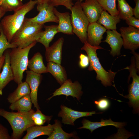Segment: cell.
<instances>
[{"mask_svg":"<svg viewBox=\"0 0 139 139\" xmlns=\"http://www.w3.org/2000/svg\"><path fill=\"white\" fill-rule=\"evenodd\" d=\"M38 2L29 0L20 8L14 11L13 14L4 16L0 24L8 41L10 43L16 32L22 25L26 14L32 10Z\"/></svg>","mask_w":139,"mask_h":139,"instance_id":"6da1fadb","label":"cell"},{"mask_svg":"<svg viewBox=\"0 0 139 139\" xmlns=\"http://www.w3.org/2000/svg\"><path fill=\"white\" fill-rule=\"evenodd\" d=\"M35 111L32 109L27 112H10L0 108V116L8 121L12 129L11 139L20 138L28 128L35 125L32 118Z\"/></svg>","mask_w":139,"mask_h":139,"instance_id":"7a4b0ae2","label":"cell"},{"mask_svg":"<svg viewBox=\"0 0 139 139\" xmlns=\"http://www.w3.org/2000/svg\"><path fill=\"white\" fill-rule=\"evenodd\" d=\"M44 24H39L25 18L23 22L13 37L10 42L16 47H26L36 41Z\"/></svg>","mask_w":139,"mask_h":139,"instance_id":"3957f363","label":"cell"},{"mask_svg":"<svg viewBox=\"0 0 139 139\" xmlns=\"http://www.w3.org/2000/svg\"><path fill=\"white\" fill-rule=\"evenodd\" d=\"M84 45L81 49L85 50L89 58L90 65L88 70L91 71L94 70L96 73V79L101 81V84L105 87L112 85L116 72L112 71L111 70L107 72L105 70L100 63L97 56V50L103 49L100 46H92L87 41L84 43Z\"/></svg>","mask_w":139,"mask_h":139,"instance_id":"277c9868","label":"cell"},{"mask_svg":"<svg viewBox=\"0 0 139 139\" xmlns=\"http://www.w3.org/2000/svg\"><path fill=\"white\" fill-rule=\"evenodd\" d=\"M37 43L35 41L26 47H16L10 50L11 68L14 77L13 80L18 85L22 82L23 73L27 70L30 50Z\"/></svg>","mask_w":139,"mask_h":139,"instance_id":"5b68a950","label":"cell"},{"mask_svg":"<svg viewBox=\"0 0 139 139\" xmlns=\"http://www.w3.org/2000/svg\"><path fill=\"white\" fill-rule=\"evenodd\" d=\"M79 0L74 4L70 11L73 32L83 43L87 41V29L89 23L83 12Z\"/></svg>","mask_w":139,"mask_h":139,"instance_id":"8992f818","label":"cell"},{"mask_svg":"<svg viewBox=\"0 0 139 139\" xmlns=\"http://www.w3.org/2000/svg\"><path fill=\"white\" fill-rule=\"evenodd\" d=\"M128 69L130 72L129 79L132 77V83L129 85L128 94L123 96L124 97L129 100L128 104L129 106L133 107L134 113L138 114L139 112V76L137 74V72L135 66L134 60L131 61L130 66L126 68Z\"/></svg>","mask_w":139,"mask_h":139,"instance_id":"52a82bcc","label":"cell"},{"mask_svg":"<svg viewBox=\"0 0 139 139\" xmlns=\"http://www.w3.org/2000/svg\"><path fill=\"white\" fill-rule=\"evenodd\" d=\"M37 9L39 13L35 17L29 18L31 21L42 24L49 22L58 23V19L53 12L55 6L50 1L37 2Z\"/></svg>","mask_w":139,"mask_h":139,"instance_id":"ba28073f","label":"cell"},{"mask_svg":"<svg viewBox=\"0 0 139 139\" xmlns=\"http://www.w3.org/2000/svg\"><path fill=\"white\" fill-rule=\"evenodd\" d=\"M120 30L125 49L135 51L138 48L139 29L129 26L121 27Z\"/></svg>","mask_w":139,"mask_h":139,"instance_id":"9c48e42d","label":"cell"},{"mask_svg":"<svg viewBox=\"0 0 139 139\" xmlns=\"http://www.w3.org/2000/svg\"><path fill=\"white\" fill-rule=\"evenodd\" d=\"M81 85L77 81L73 82L70 79H67L59 88L52 93L53 95L47 99L49 100L53 97L57 95H63L66 97L70 95L76 98L79 101L83 92L82 91Z\"/></svg>","mask_w":139,"mask_h":139,"instance_id":"30bf717a","label":"cell"},{"mask_svg":"<svg viewBox=\"0 0 139 139\" xmlns=\"http://www.w3.org/2000/svg\"><path fill=\"white\" fill-rule=\"evenodd\" d=\"M61 110L58 116L62 118V122L64 124L74 126V122L77 119L83 117L92 116L96 114H102L103 112H96L95 111L81 112L76 111L69 108L64 105L60 106Z\"/></svg>","mask_w":139,"mask_h":139,"instance_id":"8fae6325","label":"cell"},{"mask_svg":"<svg viewBox=\"0 0 139 139\" xmlns=\"http://www.w3.org/2000/svg\"><path fill=\"white\" fill-rule=\"evenodd\" d=\"M25 82L30 89V95L32 103L36 109H40L38 103L37 93L38 88L42 79L41 74L35 73L31 70L26 71Z\"/></svg>","mask_w":139,"mask_h":139,"instance_id":"7c38bea8","label":"cell"},{"mask_svg":"<svg viewBox=\"0 0 139 139\" xmlns=\"http://www.w3.org/2000/svg\"><path fill=\"white\" fill-rule=\"evenodd\" d=\"M81 5L89 23L96 22L104 10L96 0H86L84 2H81Z\"/></svg>","mask_w":139,"mask_h":139,"instance_id":"4fadbf2b","label":"cell"},{"mask_svg":"<svg viewBox=\"0 0 139 139\" xmlns=\"http://www.w3.org/2000/svg\"><path fill=\"white\" fill-rule=\"evenodd\" d=\"M107 29L96 22L89 23L87 29V41L90 45L98 46Z\"/></svg>","mask_w":139,"mask_h":139,"instance_id":"5bb4252c","label":"cell"},{"mask_svg":"<svg viewBox=\"0 0 139 139\" xmlns=\"http://www.w3.org/2000/svg\"><path fill=\"white\" fill-rule=\"evenodd\" d=\"M64 42V38L60 37L51 46L46 49L45 56L47 62H52L61 64Z\"/></svg>","mask_w":139,"mask_h":139,"instance_id":"9a60e30c","label":"cell"},{"mask_svg":"<svg viewBox=\"0 0 139 139\" xmlns=\"http://www.w3.org/2000/svg\"><path fill=\"white\" fill-rule=\"evenodd\" d=\"M106 33V37L103 41L110 45L111 48L110 54L113 57L120 55V50L123 45L120 33H118L116 29L112 30H107Z\"/></svg>","mask_w":139,"mask_h":139,"instance_id":"2e32d148","label":"cell"},{"mask_svg":"<svg viewBox=\"0 0 139 139\" xmlns=\"http://www.w3.org/2000/svg\"><path fill=\"white\" fill-rule=\"evenodd\" d=\"M10 49H7L4 53L5 58L2 71L0 73V97L2 94L3 90L10 81L14 80L10 65Z\"/></svg>","mask_w":139,"mask_h":139,"instance_id":"e0dca14e","label":"cell"},{"mask_svg":"<svg viewBox=\"0 0 139 139\" xmlns=\"http://www.w3.org/2000/svg\"><path fill=\"white\" fill-rule=\"evenodd\" d=\"M53 12L58 20V24L57 27V32H61L69 35L73 34L70 13L59 12L55 7L53 9Z\"/></svg>","mask_w":139,"mask_h":139,"instance_id":"ac0fdd59","label":"cell"},{"mask_svg":"<svg viewBox=\"0 0 139 139\" xmlns=\"http://www.w3.org/2000/svg\"><path fill=\"white\" fill-rule=\"evenodd\" d=\"M82 126L78 129L85 128L90 130L91 132L95 129L102 126L111 125L117 128H121L125 126L126 124L125 122H116L112 121L110 118L109 119L104 120L101 119L99 122H92L84 118L82 121Z\"/></svg>","mask_w":139,"mask_h":139,"instance_id":"d6986e66","label":"cell"},{"mask_svg":"<svg viewBox=\"0 0 139 139\" xmlns=\"http://www.w3.org/2000/svg\"><path fill=\"white\" fill-rule=\"evenodd\" d=\"M54 124L43 126L35 125L28 128L26 130V135L22 139H33L42 135L49 136L52 133L54 129Z\"/></svg>","mask_w":139,"mask_h":139,"instance_id":"ffe728a7","label":"cell"},{"mask_svg":"<svg viewBox=\"0 0 139 139\" xmlns=\"http://www.w3.org/2000/svg\"><path fill=\"white\" fill-rule=\"evenodd\" d=\"M46 67L47 72L51 73L61 85L67 79L65 70L61 64L49 62Z\"/></svg>","mask_w":139,"mask_h":139,"instance_id":"44dd1931","label":"cell"},{"mask_svg":"<svg viewBox=\"0 0 139 139\" xmlns=\"http://www.w3.org/2000/svg\"><path fill=\"white\" fill-rule=\"evenodd\" d=\"M57 25H44V31L41 32L39 37L36 42L42 44L46 49L49 47L50 42L52 40L55 34L58 33Z\"/></svg>","mask_w":139,"mask_h":139,"instance_id":"7402d4cb","label":"cell"},{"mask_svg":"<svg viewBox=\"0 0 139 139\" xmlns=\"http://www.w3.org/2000/svg\"><path fill=\"white\" fill-rule=\"evenodd\" d=\"M120 21L118 16H112L109 14L106 10H103L101 13L100 16L96 22L102 25L107 30L116 29V25Z\"/></svg>","mask_w":139,"mask_h":139,"instance_id":"603a6c76","label":"cell"},{"mask_svg":"<svg viewBox=\"0 0 139 139\" xmlns=\"http://www.w3.org/2000/svg\"><path fill=\"white\" fill-rule=\"evenodd\" d=\"M27 67L33 72L41 74L47 73L46 67L43 62V57L41 53L37 52L28 60Z\"/></svg>","mask_w":139,"mask_h":139,"instance_id":"cb8c5ba5","label":"cell"},{"mask_svg":"<svg viewBox=\"0 0 139 139\" xmlns=\"http://www.w3.org/2000/svg\"><path fill=\"white\" fill-rule=\"evenodd\" d=\"M32 102L30 94H26L15 102L11 103L10 109L18 112H27L32 109Z\"/></svg>","mask_w":139,"mask_h":139,"instance_id":"d4e9b609","label":"cell"},{"mask_svg":"<svg viewBox=\"0 0 139 139\" xmlns=\"http://www.w3.org/2000/svg\"><path fill=\"white\" fill-rule=\"evenodd\" d=\"M30 89L28 83L25 81L18 85L16 89L8 95L7 100L10 103H13L25 95L30 94Z\"/></svg>","mask_w":139,"mask_h":139,"instance_id":"484cf974","label":"cell"},{"mask_svg":"<svg viewBox=\"0 0 139 139\" xmlns=\"http://www.w3.org/2000/svg\"><path fill=\"white\" fill-rule=\"evenodd\" d=\"M73 133H68L64 132L62 128L61 124L58 120H55L53 131L47 139H68L74 137Z\"/></svg>","mask_w":139,"mask_h":139,"instance_id":"4316f807","label":"cell"},{"mask_svg":"<svg viewBox=\"0 0 139 139\" xmlns=\"http://www.w3.org/2000/svg\"><path fill=\"white\" fill-rule=\"evenodd\" d=\"M117 0L118 2V16L120 19L125 20L133 16V8L126 0Z\"/></svg>","mask_w":139,"mask_h":139,"instance_id":"83f0119b","label":"cell"},{"mask_svg":"<svg viewBox=\"0 0 139 139\" xmlns=\"http://www.w3.org/2000/svg\"><path fill=\"white\" fill-rule=\"evenodd\" d=\"M23 5L22 0H3L0 4V6L6 12L14 11Z\"/></svg>","mask_w":139,"mask_h":139,"instance_id":"f1b7e54d","label":"cell"},{"mask_svg":"<svg viewBox=\"0 0 139 139\" xmlns=\"http://www.w3.org/2000/svg\"><path fill=\"white\" fill-rule=\"evenodd\" d=\"M102 6L104 10L107 11L112 16L118 15L116 4V0H96Z\"/></svg>","mask_w":139,"mask_h":139,"instance_id":"f546056e","label":"cell"},{"mask_svg":"<svg viewBox=\"0 0 139 139\" xmlns=\"http://www.w3.org/2000/svg\"><path fill=\"white\" fill-rule=\"evenodd\" d=\"M52 116H46L43 114L40 109H37L32 116V118L35 125L37 126H42L47 122H50Z\"/></svg>","mask_w":139,"mask_h":139,"instance_id":"4dcf8cb0","label":"cell"},{"mask_svg":"<svg viewBox=\"0 0 139 139\" xmlns=\"http://www.w3.org/2000/svg\"><path fill=\"white\" fill-rule=\"evenodd\" d=\"M16 47L15 45L8 41L0 24V57L2 56L6 49Z\"/></svg>","mask_w":139,"mask_h":139,"instance_id":"1f68e13d","label":"cell"},{"mask_svg":"<svg viewBox=\"0 0 139 139\" xmlns=\"http://www.w3.org/2000/svg\"><path fill=\"white\" fill-rule=\"evenodd\" d=\"M50 1L54 6L62 5L70 10L74 4L73 0H50Z\"/></svg>","mask_w":139,"mask_h":139,"instance_id":"d6a6232c","label":"cell"},{"mask_svg":"<svg viewBox=\"0 0 139 139\" xmlns=\"http://www.w3.org/2000/svg\"><path fill=\"white\" fill-rule=\"evenodd\" d=\"M94 103L98 109L102 111L107 110L109 108L110 104L109 100L107 99L104 98L95 101Z\"/></svg>","mask_w":139,"mask_h":139,"instance_id":"836d02e7","label":"cell"},{"mask_svg":"<svg viewBox=\"0 0 139 139\" xmlns=\"http://www.w3.org/2000/svg\"><path fill=\"white\" fill-rule=\"evenodd\" d=\"M125 20L126 23L129 26L139 29V19L132 16L127 18Z\"/></svg>","mask_w":139,"mask_h":139,"instance_id":"e575fe53","label":"cell"},{"mask_svg":"<svg viewBox=\"0 0 139 139\" xmlns=\"http://www.w3.org/2000/svg\"><path fill=\"white\" fill-rule=\"evenodd\" d=\"M79 58L80 61L79 65L80 67L84 68L87 67L89 64V58L88 56L81 54L80 55Z\"/></svg>","mask_w":139,"mask_h":139,"instance_id":"d590c367","label":"cell"},{"mask_svg":"<svg viewBox=\"0 0 139 139\" xmlns=\"http://www.w3.org/2000/svg\"><path fill=\"white\" fill-rule=\"evenodd\" d=\"M8 129L0 123V139H11Z\"/></svg>","mask_w":139,"mask_h":139,"instance_id":"8d00e7d4","label":"cell"},{"mask_svg":"<svg viewBox=\"0 0 139 139\" xmlns=\"http://www.w3.org/2000/svg\"><path fill=\"white\" fill-rule=\"evenodd\" d=\"M135 7L133 8V14L136 18L139 19V0H134Z\"/></svg>","mask_w":139,"mask_h":139,"instance_id":"74e56055","label":"cell"},{"mask_svg":"<svg viewBox=\"0 0 139 139\" xmlns=\"http://www.w3.org/2000/svg\"><path fill=\"white\" fill-rule=\"evenodd\" d=\"M5 58V55L4 54H3L2 56L0 57V73L1 70L2 69L4 63Z\"/></svg>","mask_w":139,"mask_h":139,"instance_id":"f35d334b","label":"cell"},{"mask_svg":"<svg viewBox=\"0 0 139 139\" xmlns=\"http://www.w3.org/2000/svg\"><path fill=\"white\" fill-rule=\"evenodd\" d=\"M6 12L0 6V20L1 18L4 16Z\"/></svg>","mask_w":139,"mask_h":139,"instance_id":"ab89813d","label":"cell"},{"mask_svg":"<svg viewBox=\"0 0 139 139\" xmlns=\"http://www.w3.org/2000/svg\"><path fill=\"white\" fill-rule=\"evenodd\" d=\"M37 1L38 2H45L50 1V0H35Z\"/></svg>","mask_w":139,"mask_h":139,"instance_id":"60d3db41","label":"cell"},{"mask_svg":"<svg viewBox=\"0 0 139 139\" xmlns=\"http://www.w3.org/2000/svg\"><path fill=\"white\" fill-rule=\"evenodd\" d=\"M3 0H0V4L1 3Z\"/></svg>","mask_w":139,"mask_h":139,"instance_id":"b9f144b4","label":"cell"},{"mask_svg":"<svg viewBox=\"0 0 139 139\" xmlns=\"http://www.w3.org/2000/svg\"><path fill=\"white\" fill-rule=\"evenodd\" d=\"M81 2H82V1H83V0H79ZM86 0H85V1Z\"/></svg>","mask_w":139,"mask_h":139,"instance_id":"7bdbcfd3","label":"cell"}]
</instances>
